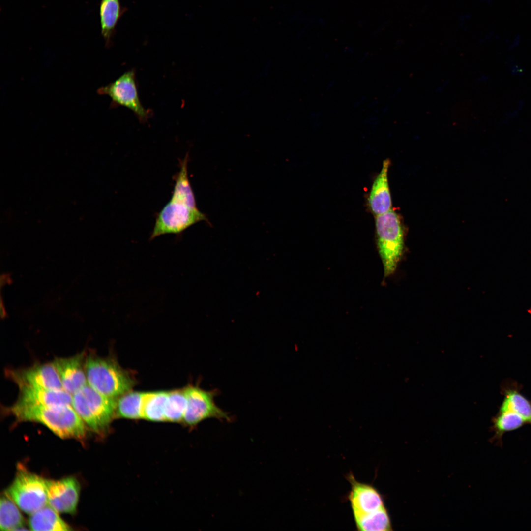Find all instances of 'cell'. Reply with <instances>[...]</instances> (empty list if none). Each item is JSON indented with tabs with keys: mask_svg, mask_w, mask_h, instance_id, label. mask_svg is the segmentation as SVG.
Returning a JSON list of instances; mask_svg holds the SVG:
<instances>
[{
	"mask_svg": "<svg viewBox=\"0 0 531 531\" xmlns=\"http://www.w3.org/2000/svg\"><path fill=\"white\" fill-rule=\"evenodd\" d=\"M8 410L17 420L41 423L62 439L82 440L86 436V424L72 405L41 406L16 403Z\"/></svg>",
	"mask_w": 531,
	"mask_h": 531,
	"instance_id": "obj_1",
	"label": "cell"
},
{
	"mask_svg": "<svg viewBox=\"0 0 531 531\" xmlns=\"http://www.w3.org/2000/svg\"><path fill=\"white\" fill-rule=\"evenodd\" d=\"M85 366L88 384L107 397L117 399L135 384L131 375L111 359L89 354Z\"/></svg>",
	"mask_w": 531,
	"mask_h": 531,
	"instance_id": "obj_2",
	"label": "cell"
},
{
	"mask_svg": "<svg viewBox=\"0 0 531 531\" xmlns=\"http://www.w3.org/2000/svg\"><path fill=\"white\" fill-rule=\"evenodd\" d=\"M377 248L384 277L395 273L404 251L403 231L398 214L392 209L377 215L375 219Z\"/></svg>",
	"mask_w": 531,
	"mask_h": 531,
	"instance_id": "obj_3",
	"label": "cell"
},
{
	"mask_svg": "<svg viewBox=\"0 0 531 531\" xmlns=\"http://www.w3.org/2000/svg\"><path fill=\"white\" fill-rule=\"evenodd\" d=\"M116 400L87 384L72 395V406L86 425L94 432L102 434L115 416Z\"/></svg>",
	"mask_w": 531,
	"mask_h": 531,
	"instance_id": "obj_4",
	"label": "cell"
},
{
	"mask_svg": "<svg viewBox=\"0 0 531 531\" xmlns=\"http://www.w3.org/2000/svg\"><path fill=\"white\" fill-rule=\"evenodd\" d=\"M207 220L196 204L172 196L157 215L150 240L165 234L179 235L195 223Z\"/></svg>",
	"mask_w": 531,
	"mask_h": 531,
	"instance_id": "obj_5",
	"label": "cell"
},
{
	"mask_svg": "<svg viewBox=\"0 0 531 531\" xmlns=\"http://www.w3.org/2000/svg\"><path fill=\"white\" fill-rule=\"evenodd\" d=\"M4 493L30 515L48 504L46 479L20 467Z\"/></svg>",
	"mask_w": 531,
	"mask_h": 531,
	"instance_id": "obj_6",
	"label": "cell"
},
{
	"mask_svg": "<svg viewBox=\"0 0 531 531\" xmlns=\"http://www.w3.org/2000/svg\"><path fill=\"white\" fill-rule=\"evenodd\" d=\"M98 93L111 98V107L123 106L131 110L142 123L148 121L153 116V111L146 109L140 101L134 69L125 72L114 82L100 87Z\"/></svg>",
	"mask_w": 531,
	"mask_h": 531,
	"instance_id": "obj_7",
	"label": "cell"
},
{
	"mask_svg": "<svg viewBox=\"0 0 531 531\" xmlns=\"http://www.w3.org/2000/svg\"><path fill=\"white\" fill-rule=\"evenodd\" d=\"M185 391L187 405L182 421L185 424L194 426L210 418L232 421L231 416L215 403L214 398L219 394L217 389L207 391L197 385H189Z\"/></svg>",
	"mask_w": 531,
	"mask_h": 531,
	"instance_id": "obj_8",
	"label": "cell"
},
{
	"mask_svg": "<svg viewBox=\"0 0 531 531\" xmlns=\"http://www.w3.org/2000/svg\"><path fill=\"white\" fill-rule=\"evenodd\" d=\"M46 483L48 504L59 513L74 514L80 490L77 480L67 477L57 480L46 479Z\"/></svg>",
	"mask_w": 531,
	"mask_h": 531,
	"instance_id": "obj_9",
	"label": "cell"
},
{
	"mask_svg": "<svg viewBox=\"0 0 531 531\" xmlns=\"http://www.w3.org/2000/svg\"><path fill=\"white\" fill-rule=\"evenodd\" d=\"M10 375L18 386L28 385L53 390H63L53 362L35 365L18 371H11Z\"/></svg>",
	"mask_w": 531,
	"mask_h": 531,
	"instance_id": "obj_10",
	"label": "cell"
},
{
	"mask_svg": "<svg viewBox=\"0 0 531 531\" xmlns=\"http://www.w3.org/2000/svg\"><path fill=\"white\" fill-rule=\"evenodd\" d=\"M346 478L351 486L348 499L353 514L370 513L385 506L383 496L373 486L357 481L351 472Z\"/></svg>",
	"mask_w": 531,
	"mask_h": 531,
	"instance_id": "obj_11",
	"label": "cell"
},
{
	"mask_svg": "<svg viewBox=\"0 0 531 531\" xmlns=\"http://www.w3.org/2000/svg\"><path fill=\"white\" fill-rule=\"evenodd\" d=\"M85 359L82 352L70 357L56 358L53 361L63 389L72 395L88 384Z\"/></svg>",
	"mask_w": 531,
	"mask_h": 531,
	"instance_id": "obj_12",
	"label": "cell"
},
{
	"mask_svg": "<svg viewBox=\"0 0 531 531\" xmlns=\"http://www.w3.org/2000/svg\"><path fill=\"white\" fill-rule=\"evenodd\" d=\"M20 395L16 403L52 406L72 405V395L64 390H53L28 385H19Z\"/></svg>",
	"mask_w": 531,
	"mask_h": 531,
	"instance_id": "obj_13",
	"label": "cell"
},
{
	"mask_svg": "<svg viewBox=\"0 0 531 531\" xmlns=\"http://www.w3.org/2000/svg\"><path fill=\"white\" fill-rule=\"evenodd\" d=\"M388 159L384 160L382 168L372 185L369 203L372 212L377 216L391 209L392 203L388 182Z\"/></svg>",
	"mask_w": 531,
	"mask_h": 531,
	"instance_id": "obj_14",
	"label": "cell"
},
{
	"mask_svg": "<svg viewBox=\"0 0 531 531\" xmlns=\"http://www.w3.org/2000/svg\"><path fill=\"white\" fill-rule=\"evenodd\" d=\"M501 393L503 399L499 410L512 411L531 426V400L520 392L519 385L513 381L504 382L501 386Z\"/></svg>",
	"mask_w": 531,
	"mask_h": 531,
	"instance_id": "obj_15",
	"label": "cell"
},
{
	"mask_svg": "<svg viewBox=\"0 0 531 531\" xmlns=\"http://www.w3.org/2000/svg\"><path fill=\"white\" fill-rule=\"evenodd\" d=\"M119 0H101L99 5V16L101 35L106 46L110 47L115 35L118 20L125 11Z\"/></svg>",
	"mask_w": 531,
	"mask_h": 531,
	"instance_id": "obj_16",
	"label": "cell"
},
{
	"mask_svg": "<svg viewBox=\"0 0 531 531\" xmlns=\"http://www.w3.org/2000/svg\"><path fill=\"white\" fill-rule=\"evenodd\" d=\"M491 422L490 429L494 435L490 441L500 446L502 445V437L505 433L519 429L527 424L519 414L508 410H499L492 417Z\"/></svg>",
	"mask_w": 531,
	"mask_h": 531,
	"instance_id": "obj_17",
	"label": "cell"
},
{
	"mask_svg": "<svg viewBox=\"0 0 531 531\" xmlns=\"http://www.w3.org/2000/svg\"><path fill=\"white\" fill-rule=\"evenodd\" d=\"M59 513L46 505L30 515L29 526L33 531H70L71 527L59 515Z\"/></svg>",
	"mask_w": 531,
	"mask_h": 531,
	"instance_id": "obj_18",
	"label": "cell"
},
{
	"mask_svg": "<svg viewBox=\"0 0 531 531\" xmlns=\"http://www.w3.org/2000/svg\"><path fill=\"white\" fill-rule=\"evenodd\" d=\"M358 531H392L390 518L385 506L376 511L362 514H353Z\"/></svg>",
	"mask_w": 531,
	"mask_h": 531,
	"instance_id": "obj_19",
	"label": "cell"
},
{
	"mask_svg": "<svg viewBox=\"0 0 531 531\" xmlns=\"http://www.w3.org/2000/svg\"><path fill=\"white\" fill-rule=\"evenodd\" d=\"M168 391L144 392L142 418L153 421H165V410Z\"/></svg>",
	"mask_w": 531,
	"mask_h": 531,
	"instance_id": "obj_20",
	"label": "cell"
},
{
	"mask_svg": "<svg viewBox=\"0 0 531 531\" xmlns=\"http://www.w3.org/2000/svg\"><path fill=\"white\" fill-rule=\"evenodd\" d=\"M19 507L6 494L0 501V529L1 531H16L24 529V519Z\"/></svg>",
	"mask_w": 531,
	"mask_h": 531,
	"instance_id": "obj_21",
	"label": "cell"
},
{
	"mask_svg": "<svg viewBox=\"0 0 531 531\" xmlns=\"http://www.w3.org/2000/svg\"><path fill=\"white\" fill-rule=\"evenodd\" d=\"M144 392L129 391L116 400L115 416L128 419L142 418Z\"/></svg>",
	"mask_w": 531,
	"mask_h": 531,
	"instance_id": "obj_22",
	"label": "cell"
},
{
	"mask_svg": "<svg viewBox=\"0 0 531 531\" xmlns=\"http://www.w3.org/2000/svg\"><path fill=\"white\" fill-rule=\"evenodd\" d=\"M186 405L185 389L168 391L165 410V421H182Z\"/></svg>",
	"mask_w": 531,
	"mask_h": 531,
	"instance_id": "obj_23",
	"label": "cell"
},
{
	"mask_svg": "<svg viewBox=\"0 0 531 531\" xmlns=\"http://www.w3.org/2000/svg\"><path fill=\"white\" fill-rule=\"evenodd\" d=\"M364 123L366 124L374 127V126H376L377 123V118L373 115H371L366 118Z\"/></svg>",
	"mask_w": 531,
	"mask_h": 531,
	"instance_id": "obj_24",
	"label": "cell"
},
{
	"mask_svg": "<svg viewBox=\"0 0 531 531\" xmlns=\"http://www.w3.org/2000/svg\"><path fill=\"white\" fill-rule=\"evenodd\" d=\"M523 69L519 67L518 65H514L511 68V74L512 75H521L523 74Z\"/></svg>",
	"mask_w": 531,
	"mask_h": 531,
	"instance_id": "obj_25",
	"label": "cell"
},
{
	"mask_svg": "<svg viewBox=\"0 0 531 531\" xmlns=\"http://www.w3.org/2000/svg\"><path fill=\"white\" fill-rule=\"evenodd\" d=\"M0 314L1 318H4L6 315V311L3 305V302L2 298H1L0 301Z\"/></svg>",
	"mask_w": 531,
	"mask_h": 531,
	"instance_id": "obj_26",
	"label": "cell"
},
{
	"mask_svg": "<svg viewBox=\"0 0 531 531\" xmlns=\"http://www.w3.org/2000/svg\"><path fill=\"white\" fill-rule=\"evenodd\" d=\"M365 99V97H362L360 98L354 103V107H358L362 103V102H363Z\"/></svg>",
	"mask_w": 531,
	"mask_h": 531,
	"instance_id": "obj_27",
	"label": "cell"
},
{
	"mask_svg": "<svg viewBox=\"0 0 531 531\" xmlns=\"http://www.w3.org/2000/svg\"><path fill=\"white\" fill-rule=\"evenodd\" d=\"M334 84H335V81H334L333 80H331L330 82H329L328 83L327 85V89L331 88L332 87H333V86L334 85Z\"/></svg>",
	"mask_w": 531,
	"mask_h": 531,
	"instance_id": "obj_28",
	"label": "cell"
},
{
	"mask_svg": "<svg viewBox=\"0 0 531 531\" xmlns=\"http://www.w3.org/2000/svg\"><path fill=\"white\" fill-rule=\"evenodd\" d=\"M523 106V102L522 101H519L518 105V111H520Z\"/></svg>",
	"mask_w": 531,
	"mask_h": 531,
	"instance_id": "obj_29",
	"label": "cell"
}]
</instances>
